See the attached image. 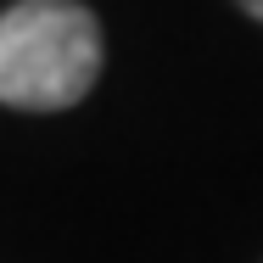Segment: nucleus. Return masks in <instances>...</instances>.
<instances>
[{
  "label": "nucleus",
  "instance_id": "obj_1",
  "mask_svg": "<svg viewBox=\"0 0 263 263\" xmlns=\"http://www.w3.org/2000/svg\"><path fill=\"white\" fill-rule=\"evenodd\" d=\"M101 23L79 0H17L0 11V106L67 112L101 79Z\"/></svg>",
  "mask_w": 263,
  "mask_h": 263
},
{
  "label": "nucleus",
  "instance_id": "obj_2",
  "mask_svg": "<svg viewBox=\"0 0 263 263\" xmlns=\"http://www.w3.org/2000/svg\"><path fill=\"white\" fill-rule=\"evenodd\" d=\"M235 6H241L247 17H258V23H263V0H235Z\"/></svg>",
  "mask_w": 263,
  "mask_h": 263
}]
</instances>
